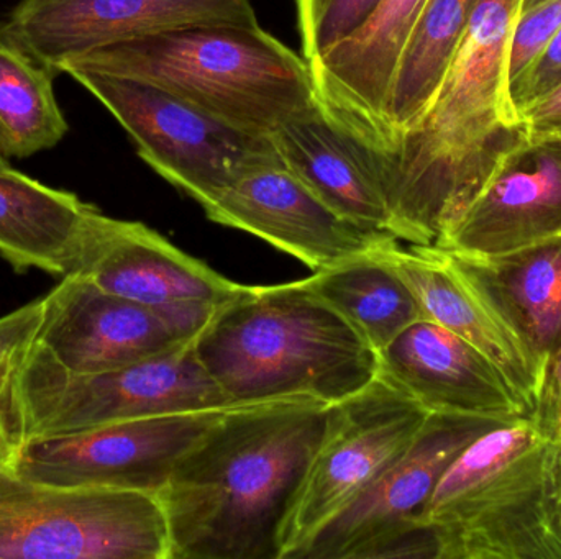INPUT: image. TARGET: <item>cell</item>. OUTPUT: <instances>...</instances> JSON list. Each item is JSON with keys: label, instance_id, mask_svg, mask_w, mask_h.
Listing matches in <instances>:
<instances>
[{"label": "cell", "instance_id": "1", "mask_svg": "<svg viewBox=\"0 0 561 559\" xmlns=\"http://www.w3.org/2000/svg\"><path fill=\"white\" fill-rule=\"evenodd\" d=\"M526 2L478 0L427 110L388 150L368 148L399 242L438 245L481 189L533 148L506 74Z\"/></svg>", "mask_w": 561, "mask_h": 559}, {"label": "cell", "instance_id": "2", "mask_svg": "<svg viewBox=\"0 0 561 559\" xmlns=\"http://www.w3.org/2000/svg\"><path fill=\"white\" fill-rule=\"evenodd\" d=\"M327 404L230 407L158 492L171 559H279V540L325 427Z\"/></svg>", "mask_w": 561, "mask_h": 559}, {"label": "cell", "instance_id": "3", "mask_svg": "<svg viewBox=\"0 0 561 559\" xmlns=\"http://www.w3.org/2000/svg\"><path fill=\"white\" fill-rule=\"evenodd\" d=\"M230 406L319 400L333 406L378 377L375 348L302 281L245 286L194 338Z\"/></svg>", "mask_w": 561, "mask_h": 559}, {"label": "cell", "instance_id": "4", "mask_svg": "<svg viewBox=\"0 0 561 559\" xmlns=\"http://www.w3.org/2000/svg\"><path fill=\"white\" fill-rule=\"evenodd\" d=\"M76 69L147 82L255 138L320 107L309 61L262 25L204 23L105 46Z\"/></svg>", "mask_w": 561, "mask_h": 559}, {"label": "cell", "instance_id": "5", "mask_svg": "<svg viewBox=\"0 0 561 559\" xmlns=\"http://www.w3.org/2000/svg\"><path fill=\"white\" fill-rule=\"evenodd\" d=\"M422 524L438 559H561V446L536 414L488 430L448 466Z\"/></svg>", "mask_w": 561, "mask_h": 559}, {"label": "cell", "instance_id": "6", "mask_svg": "<svg viewBox=\"0 0 561 559\" xmlns=\"http://www.w3.org/2000/svg\"><path fill=\"white\" fill-rule=\"evenodd\" d=\"M19 399L25 440L125 420L233 407L201 363L194 340L148 360L88 376L62 370L36 343L20 376Z\"/></svg>", "mask_w": 561, "mask_h": 559}, {"label": "cell", "instance_id": "7", "mask_svg": "<svg viewBox=\"0 0 561 559\" xmlns=\"http://www.w3.org/2000/svg\"><path fill=\"white\" fill-rule=\"evenodd\" d=\"M0 558L171 559L153 492L58 489L0 459Z\"/></svg>", "mask_w": 561, "mask_h": 559}, {"label": "cell", "instance_id": "8", "mask_svg": "<svg viewBox=\"0 0 561 559\" xmlns=\"http://www.w3.org/2000/svg\"><path fill=\"white\" fill-rule=\"evenodd\" d=\"M428 416L379 376L330 406L322 439L280 532L279 559H302L317 537L401 458Z\"/></svg>", "mask_w": 561, "mask_h": 559}, {"label": "cell", "instance_id": "9", "mask_svg": "<svg viewBox=\"0 0 561 559\" xmlns=\"http://www.w3.org/2000/svg\"><path fill=\"white\" fill-rule=\"evenodd\" d=\"M500 420L431 414L401 458L371 491L336 519L302 559H438L435 531L422 524L448 466Z\"/></svg>", "mask_w": 561, "mask_h": 559}, {"label": "cell", "instance_id": "10", "mask_svg": "<svg viewBox=\"0 0 561 559\" xmlns=\"http://www.w3.org/2000/svg\"><path fill=\"white\" fill-rule=\"evenodd\" d=\"M68 74L114 115L138 156L199 206L272 143L240 133L147 82L84 69Z\"/></svg>", "mask_w": 561, "mask_h": 559}, {"label": "cell", "instance_id": "11", "mask_svg": "<svg viewBox=\"0 0 561 559\" xmlns=\"http://www.w3.org/2000/svg\"><path fill=\"white\" fill-rule=\"evenodd\" d=\"M224 410L174 414L28 439L16 450V475L58 489H121L158 494L178 459Z\"/></svg>", "mask_w": 561, "mask_h": 559}, {"label": "cell", "instance_id": "12", "mask_svg": "<svg viewBox=\"0 0 561 559\" xmlns=\"http://www.w3.org/2000/svg\"><path fill=\"white\" fill-rule=\"evenodd\" d=\"M217 307L154 308L66 276L43 298L38 345L68 373H107L194 340Z\"/></svg>", "mask_w": 561, "mask_h": 559}, {"label": "cell", "instance_id": "13", "mask_svg": "<svg viewBox=\"0 0 561 559\" xmlns=\"http://www.w3.org/2000/svg\"><path fill=\"white\" fill-rule=\"evenodd\" d=\"M203 209L210 222L259 236L313 272L396 240L333 212L280 163L272 143L253 154Z\"/></svg>", "mask_w": 561, "mask_h": 559}, {"label": "cell", "instance_id": "14", "mask_svg": "<svg viewBox=\"0 0 561 559\" xmlns=\"http://www.w3.org/2000/svg\"><path fill=\"white\" fill-rule=\"evenodd\" d=\"M378 253L411 289L422 318L447 328L490 358L534 416L549 371L473 268L448 249L402 248L399 240L386 243Z\"/></svg>", "mask_w": 561, "mask_h": 559}, {"label": "cell", "instance_id": "15", "mask_svg": "<svg viewBox=\"0 0 561 559\" xmlns=\"http://www.w3.org/2000/svg\"><path fill=\"white\" fill-rule=\"evenodd\" d=\"M204 23L260 25L252 0H20L2 26L58 75L105 46Z\"/></svg>", "mask_w": 561, "mask_h": 559}, {"label": "cell", "instance_id": "16", "mask_svg": "<svg viewBox=\"0 0 561 559\" xmlns=\"http://www.w3.org/2000/svg\"><path fill=\"white\" fill-rule=\"evenodd\" d=\"M378 376L428 414L514 422L533 416L500 368L434 322L409 325L378 353Z\"/></svg>", "mask_w": 561, "mask_h": 559}, {"label": "cell", "instance_id": "17", "mask_svg": "<svg viewBox=\"0 0 561 559\" xmlns=\"http://www.w3.org/2000/svg\"><path fill=\"white\" fill-rule=\"evenodd\" d=\"M79 275L121 298L154 308L220 305L245 286L171 245L141 222L99 212Z\"/></svg>", "mask_w": 561, "mask_h": 559}, {"label": "cell", "instance_id": "18", "mask_svg": "<svg viewBox=\"0 0 561 559\" xmlns=\"http://www.w3.org/2000/svg\"><path fill=\"white\" fill-rule=\"evenodd\" d=\"M556 238H561V141L513 158L435 246L486 259Z\"/></svg>", "mask_w": 561, "mask_h": 559}, {"label": "cell", "instance_id": "19", "mask_svg": "<svg viewBox=\"0 0 561 559\" xmlns=\"http://www.w3.org/2000/svg\"><path fill=\"white\" fill-rule=\"evenodd\" d=\"M428 0H382L371 19L310 62L323 114L373 151L385 147V107L405 39Z\"/></svg>", "mask_w": 561, "mask_h": 559}, {"label": "cell", "instance_id": "20", "mask_svg": "<svg viewBox=\"0 0 561 559\" xmlns=\"http://www.w3.org/2000/svg\"><path fill=\"white\" fill-rule=\"evenodd\" d=\"M280 163L343 219L389 233L391 213L368 148L322 107L280 125L270 137Z\"/></svg>", "mask_w": 561, "mask_h": 559}, {"label": "cell", "instance_id": "21", "mask_svg": "<svg viewBox=\"0 0 561 559\" xmlns=\"http://www.w3.org/2000/svg\"><path fill=\"white\" fill-rule=\"evenodd\" d=\"M99 212L76 194L0 167V255L19 272L79 275Z\"/></svg>", "mask_w": 561, "mask_h": 559}, {"label": "cell", "instance_id": "22", "mask_svg": "<svg viewBox=\"0 0 561 559\" xmlns=\"http://www.w3.org/2000/svg\"><path fill=\"white\" fill-rule=\"evenodd\" d=\"M460 258L490 288L549 371L561 347V238L497 258Z\"/></svg>", "mask_w": 561, "mask_h": 559}, {"label": "cell", "instance_id": "23", "mask_svg": "<svg viewBox=\"0 0 561 559\" xmlns=\"http://www.w3.org/2000/svg\"><path fill=\"white\" fill-rule=\"evenodd\" d=\"M478 0H428L399 56L385 107L386 151L427 110Z\"/></svg>", "mask_w": 561, "mask_h": 559}, {"label": "cell", "instance_id": "24", "mask_svg": "<svg viewBox=\"0 0 561 559\" xmlns=\"http://www.w3.org/2000/svg\"><path fill=\"white\" fill-rule=\"evenodd\" d=\"M378 249L306 279L309 288L339 312L376 353L422 318L411 289Z\"/></svg>", "mask_w": 561, "mask_h": 559}, {"label": "cell", "instance_id": "25", "mask_svg": "<svg viewBox=\"0 0 561 559\" xmlns=\"http://www.w3.org/2000/svg\"><path fill=\"white\" fill-rule=\"evenodd\" d=\"M53 79L0 23V154L7 161L53 150L68 133Z\"/></svg>", "mask_w": 561, "mask_h": 559}, {"label": "cell", "instance_id": "26", "mask_svg": "<svg viewBox=\"0 0 561 559\" xmlns=\"http://www.w3.org/2000/svg\"><path fill=\"white\" fill-rule=\"evenodd\" d=\"M382 0H296L300 53L307 61L322 58L358 32Z\"/></svg>", "mask_w": 561, "mask_h": 559}, {"label": "cell", "instance_id": "27", "mask_svg": "<svg viewBox=\"0 0 561 559\" xmlns=\"http://www.w3.org/2000/svg\"><path fill=\"white\" fill-rule=\"evenodd\" d=\"M43 299L0 317V407L22 416L19 383L30 353L38 343Z\"/></svg>", "mask_w": 561, "mask_h": 559}, {"label": "cell", "instance_id": "28", "mask_svg": "<svg viewBox=\"0 0 561 559\" xmlns=\"http://www.w3.org/2000/svg\"><path fill=\"white\" fill-rule=\"evenodd\" d=\"M560 28L561 0H534L524 7L507 53L506 74L511 95Z\"/></svg>", "mask_w": 561, "mask_h": 559}, {"label": "cell", "instance_id": "29", "mask_svg": "<svg viewBox=\"0 0 561 559\" xmlns=\"http://www.w3.org/2000/svg\"><path fill=\"white\" fill-rule=\"evenodd\" d=\"M527 143L533 148L561 141V81L546 94L519 105Z\"/></svg>", "mask_w": 561, "mask_h": 559}, {"label": "cell", "instance_id": "30", "mask_svg": "<svg viewBox=\"0 0 561 559\" xmlns=\"http://www.w3.org/2000/svg\"><path fill=\"white\" fill-rule=\"evenodd\" d=\"M561 81V28L540 53L526 78L513 89V98L517 108L530 98L539 97Z\"/></svg>", "mask_w": 561, "mask_h": 559}, {"label": "cell", "instance_id": "31", "mask_svg": "<svg viewBox=\"0 0 561 559\" xmlns=\"http://www.w3.org/2000/svg\"><path fill=\"white\" fill-rule=\"evenodd\" d=\"M536 416L550 436L561 446V347L550 364L546 393Z\"/></svg>", "mask_w": 561, "mask_h": 559}, {"label": "cell", "instance_id": "32", "mask_svg": "<svg viewBox=\"0 0 561 559\" xmlns=\"http://www.w3.org/2000/svg\"><path fill=\"white\" fill-rule=\"evenodd\" d=\"M25 442L23 422L19 414L0 407V459L13 463L16 450Z\"/></svg>", "mask_w": 561, "mask_h": 559}, {"label": "cell", "instance_id": "33", "mask_svg": "<svg viewBox=\"0 0 561 559\" xmlns=\"http://www.w3.org/2000/svg\"><path fill=\"white\" fill-rule=\"evenodd\" d=\"M2 166H9V161H7L5 158L0 154V167Z\"/></svg>", "mask_w": 561, "mask_h": 559}, {"label": "cell", "instance_id": "34", "mask_svg": "<svg viewBox=\"0 0 561 559\" xmlns=\"http://www.w3.org/2000/svg\"><path fill=\"white\" fill-rule=\"evenodd\" d=\"M530 2H534V0H527L526 5H527V3H530Z\"/></svg>", "mask_w": 561, "mask_h": 559}]
</instances>
